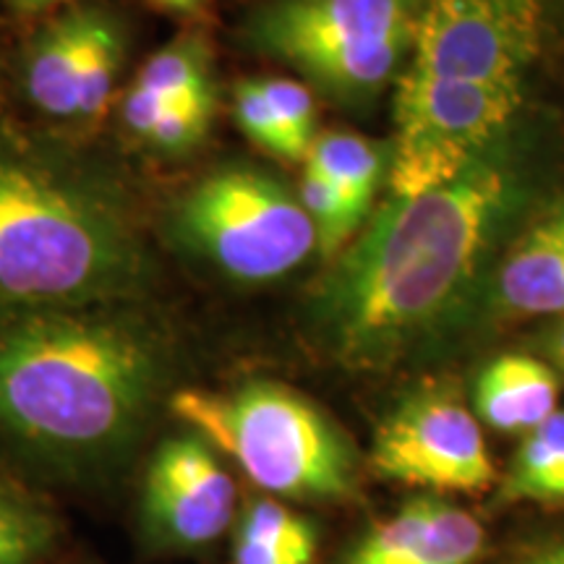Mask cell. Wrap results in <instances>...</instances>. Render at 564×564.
<instances>
[{"label": "cell", "mask_w": 564, "mask_h": 564, "mask_svg": "<svg viewBox=\"0 0 564 564\" xmlns=\"http://www.w3.org/2000/svg\"><path fill=\"white\" fill-rule=\"evenodd\" d=\"M175 364L144 299L0 303V447L61 478L110 474L171 403Z\"/></svg>", "instance_id": "6da1fadb"}, {"label": "cell", "mask_w": 564, "mask_h": 564, "mask_svg": "<svg viewBox=\"0 0 564 564\" xmlns=\"http://www.w3.org/2000/svg\"><path fill=\"white\" fill-rule=\"evenodd\" d=\"M507 139L447 186L390 196L337 253L314 295V324L343 364H390L470 301L531 202V167Z\"/></svg>", "instance_id": "7a4b0ae2"}, {"label": "cell", "mask_w": 564, "mask_h": 564, "mask_svg": "<svg viewBox=\"0 0 564 564\" xmlns=\"http://www.w3.org/2000/svg\"><path fill=\"white\" fill-rule=\"evenodd\" d=\"M152 253L116 181L0 139V303L144 299Z\"/></svg>", "instance_id": "3957f363"}, {"label": "cell", "mask_w": 564, "mask_h": 564, "mask_svg": "<svg viewBox=\"0 0 564 564\" xmlns=\"http://www.w3.org/2000/svg\"><path fill=\"white\" fill-rule=\"evenodd\" d=\"M167 408L274 497L343 502L358 489V457L348 434L291 387L178 390Z\"/></svg>", "instance_id": "277c9868"}, {"label": "cell", "mask_w": 564, "mask_h": 564, "mask_svg": "<svg viewBox=\"0 0 564 564\" xmlns=\"http://www.w3.org/2000/svg\"><path fill=\"white\" fill-rule=\"evenodd\" d=\"M421 0H264L243 37L340 102H361L394 82L411 55Z\"/></svg>", "instance_id": "5b68a950"}, {"label": "cell", "mask_w": 564, "mask_h": 564, "mask_svg": "<svg viewBox=\"0 0 564 564\" xmlns=\"http://www.w3.org/2000/svg\"><path fill=\"white\" fill-rule=\"evenodd\" d=\"M175 238L238 282H270L319 251V236L299 194L274 175L225 165L173 204Z\"/></svg>", "instance_id": "8992f818"}, {"label": "cell", "mask_w": 564, "mask_h": 564, "mask_svg": "<svg viewBox=\"0 0 564 564\" xmlns=\"http://www.w3.org/2000/svg\"><path fill=\"white\" fill-rule=\"evenodd\" d=\"M523 84H470L421 74L394 79L390 196L411 199L447 186L510 133Z\"/></svg>", "instance_id": "52a82bcc"}, {"label": "cell", "mask_w": 564, "mask_h": 564, "mask_svg": "<svg viewBox=\"0 0 564 564\" xmlns=\"http://www.w3.org/2000/svg\"><path fill=\"white\" fill-rule=\"evenodd\" d=\"M541 19L544 0H421L408 66L449 82L520 84Z\"/></svg>", "instance_id": "ba28073f"}, {"label": "cell", "mask_w": 564, "mask_h": 564, "mask_svg": "<svg viewBox=\"0 0 564 564\" xmlns=\"http://www.w3.org/2000/svg\"><path fill=\"white\" fill-rule=\"evenodd\" d=\"M371 468L436 494H478L499 481L476 413L440 387L411 394L379 423Z\"/></svg>", "instance_id": "9c48e42d"}, {"label": "cell", "mask_w": 564, "mask_h": 564, "mask_svg": "<svg viewBox=\"0 0 564 564\" xmlns=\"http://www.w3.org/2000/svg\"><path fill=\"white\" fill-rule=\"evenodd\" d=\"M236 484L199 434L171 436L154 449L141 486V523L160 549L215 544L236 520Z\"/></svg>", "instance_id": "30bf717a"}, {"label": "cell", "mask_w": 564, "mask_h": 564, "mask_svg": "<svg viewBox=\"0 0 564 564\" xmlns=\"http://www.w3.org/2000/svg\"><path fill=\"white\" fill-rule=\"evenodd\" d=\"M484 549L486 531L474 512L419 497L373 523L343 564H476Z\"/></svg>", "instance_id": "8fae6325"}, {"label": "cell", "mask_w": 564, "mask_h": 564, "mask_svg": "<svg viewBox=\"0 0 564 564\" xmlns=\"http://www.w3.org/2000/svg\"><path fill=\"white\" fill-rule=\"evenodd\" d=\"M494 285L507 316H564V192L507 246Z\"/></svg>", "instance_id": "7c38bea8"}, {"label": "cell", "mask_w": 564, "mask_h": 564, "mask_svg": "<svg viewBox=\"0 0 564 564\" xmlns=\"http://www.w3.org/2000/svg\"><path fill=\"white\" fill-rule=\"evenodd\" d=\"M91 6L95 0L70 3L66 11L47 21L26 47L21 68L26 100L58 121H76V95L87 53Z\"/></svg>", "instance_id": "4fadbf2b"}, {"label": "cell", "mask_w": 564, "mask_h": 564, "mask_svg": "<svg viewBox=\"0 0 564 564\" xmlns=\"http://www.w3.org/2000/svg\"><path fill=\"white\" fill-rule=\"evenodd\" d=\"M560 377L552 364L525 352H505L484 366L474 387V411L505 434H531L560 411Z\"/></svg>", "instance_id": "5bb4252c"}, {"label": "cell", "mask_w": 564, "mask_h": 564, "mask_svg": "<svg viewBox=\"0 0 564 564\" xmlns=\"http://www.w3.org/2000/svg\"><path fill=\"white\" fill-rule=\"evenodd\" d=\"M215 87L209 45L199 32H186L160 47L141 66L121 102V123L131 139L141 141L165 110L196 91Z\"/></svg>", "instance_id": "9a60e30c"}, {"label": "cell", "mask_w": 564, "mask_h": 564, "mask_svg": "<svg viewBox=\"0 0 564 564\" xmlns=\"http://www.w3.org/2000/svg\"><path fill=\"white\" fill-rule=\"evenodd\" d=\"M319 535L308 518L278 499H257L238 518L232 564H314Z\"/></svg>", "instance_id": "2e32d148"}, {"label": "cell", "mask_w": 564, "mask_h": 564, "mask_svg": "<svg viewBox=\"0 0 564 564\" xmlns=\"http://www.w3.org/2000/svg\"><path fill=\"white\" fill-rule=\"evenodd\" d=\"M306 162L333 181L350 215L358 225H364L379 183L387 175L384 152L358 133L327 131L316 137Z\"/></svg>", "instance_id": "e0dca14e"}, {"label": "cell", "mask_w": 564, "mask_h": 564, "mask_svg": "<svg viewBox=\"0 0 564 564\" xmlns=\"http://www.w3.org/2000/svg\"><path fill=\"white\" fill-rule=\"evenodd\" d=\"M499 494L507 502L564 505V411L523 436Z\"/></svg>", "instance_id": "ac0fdd59"}, {"label": "cell", "mask_w": 564, "mask_h": 564, "mask_svg": "<svg viewBox=\"0 0 564 564\" xmlns=\"http://www.w3.org/2000/svg\"><path fill=\"white\" fill-rule=\"evenodd\" d=\"M126 51H129V30L123 17L105 0H95L87 53L82 61L79 95H76V121H95L108 108Z\"/></svg>", "instance_id": "d6986e66"}, {"label": "cell", "mask_w": 564, "mask_h": 564, "mask_svg": "<svg viewBox=\"0 0 564 564\" xmlns=\"http://www.w3.org/2000/svg\"><path fill=\"white\" fill-rule=\"evenodd\" d=\"M53 544V514L17 481L0 476V564H37Z\"/></svg>", "instance_id": "ffe728a7"}, {"label": "cell", "mask_w": 564, "mask_h": 564, "mask_svg": "<svg viewBox=\"0 0 564 564\" xmlns=\"http://www.w3.org/2000/svg\"><path fill=\"white\" fill-rule=\"evenodd\" d=\"M217 89L207 87L183 100L175 108L165 110L160 121L141 137L139 144L160 158H181L196 150L215 123Z\"/></svg>", "instance_id": "44dd1931"}, {"label": "cell", "mask_w": 564, "mask_h": 564, "mask_svg": "<svg viewBox=\"0 0 564 564\" xmlns=\"http://www.w3.org/2000/svg\"><path fill=\"white\" fill-rule=\"evenodd\" d=\"M299 199L306 215L312 217L316 236H319V251L324 257H337L361 225L350 215L348 204L333 186V181L316 171L312 162H306V167H303Z\"/></svg>", "instance_id": "7402d4cb"}, {"label": "cell", "mask_w": 564, "mask_h": 564, "mask_svg": "<svg viewBox=\"0 0 564 564\" xmlns=\"http://www.w3.org/2000/svg\"><path fill=\"white\" fill-rule=\"evenodd\" d=\"M236 121L241 126L246 137L253 144L262 147L264 152L274 154L282 160H303V152L295 147V141L288 137L282 123L274 116L272 105L267 102L259 82H241L236 87Z\"/></svg>", "instance_id": "603a6c76"}, {"label": "cell", "mask_w": 564, "mask_h": 564, "mask_svg": "<svg viewBox=\"0 0 564 564\" xmlns=\"http://www.w3.org/2000/svg\"><path fill=\"white\" fill-rule=\"evenodd\" d=\"M259 87H262L267 102L272 105L282 129L295 141L303 158H308L316 137H319L316 133V100L312 89L293 79H262Z\"/></svg>", "instance_id": "cb8c5ba5"}, {"label": "cell", "mask_w": 564, "mask_h": 564, "mask_svg": "<svg viewBox=\"0 0 564 564\" xmlns=\"http://www.w3.org/2000/svg\"><path fill=\"white\" fill-rule=\"evenodd\" d=\"M541 345H544L549 361H552V369L564 373V322L554 324V327L544 335Z\"/></svg>", "instance_id": "d4e9b609"}, {"label": "cell", "mask_w": 564, "mask_h": 564, "mask_svg": "<svg viewBox=\"0 0 564 564\" xmlns=\"http://www.w3.org/2000/svg\"><path fill=\"white\" fill-rule=\"evenodd\" d=\"M520 564H564V541H554V544L539 546L531 552Z\"/></svg>", "instance_id": "484cf974"}, {"label": "cell", "mask_w": 564, "mask_h": 564, "mask_svg": "<svg viewBox=\"0 0 564 564\" xmlns=\"http://www.w3.org/2000/svg\"><path fill=\"white\" fill-rule=\"evenodd\" d=\"M68 3V0H9L11 9H17L21 13H34V11H47L55 9V6Z\"/></svg>", "instance_id": "4316f807"}, {"label": "cell", "mask_w": 564, "mask_h": 564, "mask_svg": "<svg viewBox=\"0 0 564 564\" xmlns=\"http://www.w3.org/2000/svg\"><path fill=\"white\" fill-rule=\"evenodd\" d=\"M154 6H160V9L165 11H175V13H188L194 9H199L202 0H152Z\"/></svg>", "instance_id": "83f0119b"}]
</instances>
